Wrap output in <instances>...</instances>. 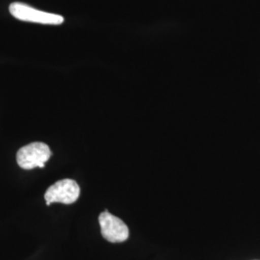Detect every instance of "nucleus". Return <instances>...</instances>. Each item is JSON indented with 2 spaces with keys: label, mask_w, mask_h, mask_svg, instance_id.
<instances>
[{
  "label": "nucleus",
  "mask_w": 260,
  "mask_h": 260,
  "mask_svg": "<svg viewBox=\"0 0 260 260\" xmlns=\"http://www.w3.org/2000/svg\"><path fill=\"white\" fill-rule=\"evenodd\" d=\"M51 155L52 152L47 144L43 142H34L19 149L17 153V162L19 167L23 170L44 168Z\"/></svg>",
  "instance_id": "nucleus-1"
},
{
  "label": "nucleus",
  "mask_w": 260,
  "mask_h": 260,
  "mask_svg": "<svg viewBox=\"0 0 260 260\" xmlns=\"http://www.w3.org/2000/svg\"><path fill=\"white\" fill-rule=\"evenodd\" d=\"M9 11L14 18L22 21L50 25H59L64 22V18L60 15L34 9L27 4L21 2L12 3L10 5Z\"/></svg>",
  "instance_id": "nucleus-2"
},
{
  "label": "nucleus",
  "mask_w": 260,
  "mask_h": 260,
  "mask_svg": "<svg viewBox=\"0 0 260 260\" xmlns=\"http://www.w3.org/2000/svg\"><path fill=\"white\" fill-rule=\"evenodd\" d=\"M79 195L80 188L77 182L74 179L66 178L48 187L45 193V200L47 206L54 203L72 205L78 200Z\"/></svg>",
  "instance_id": "nucleus-3"
},
{
  "label": "nucleus",
  "mask_w": 260,
  "mask_h": 260,
  "mask_svg": "<svg viewBox=\"0 0 260 260\" xmlns=\"http://www.w3.org/2000/svg\"><path fill=\"white\" fill-rule=\"evenodd\" d=\"M99 222L103 238L111 243L124 242L129 235L128 228L120 218L104 211L100 215Z\"/></svg>",
  "instance_id": "nucleus-4"
}]
</instances>
